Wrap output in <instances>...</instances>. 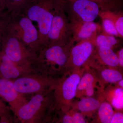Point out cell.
<instances>
[{
    "label": "cell",
    "mask_w": 123,
    "mask_h": 123,
    "mask_svg": "<svg viewBox=\"0 0 123 123\" xmlns=\"http://www.w3.org/2000/svg\"><path fill=\"white\" fill-rule=\"evenodd\" d=\"M53 90L35 94L14 114L15 122L42 123L50 121L53 113Z\"/></svg>",
    "instance_id": "obj_2"
},
{
    "label": "cell",
    "mask_w": 123,
    "mask_h": 123,
    "mask_svg": "<svg viewBox=\"0 0 123 123\" xmlns=\"http://www.w3.org/2000/svg\"><path fill=\"white\" fill-rule=\"evenodd\" d=\"M30 68L18 65L0 50V77L13 80L33 72Z\"/></svg>",
    "instance_id": "obj_13"
},
{
    "label": "cell",
    "mask_w": 123,
    "mask_h": 123,
    "mask_svg": "<svg viewBox=\"0 0 123 123\" xmlns=\"http://www.w3.org/2000/svg\"><path fill=\"white\" fill-rule=\"evenodd\" d=\"M33 0H6V11L9 13H22Z\"/></svg>",
    "instance_id": "obj_18"
},
{
    "label": "cell",
    "mask_w": 123,
    "mask_h": 123,
    "mask_svg": "<svg viewBox=\"0 0 123 123\" xmlns=\"http://www.w3.org/2000/svg\"><path fill=\"white\" fill-rule=\"evenodd\" d=\"M1 38H2V31H1V26L0 23V50H1Z\"/></svg>",
    "instance_id": "obj_30"
},
{
    "label": "cell",
    "mask_w": 123,
    "mask_h": 123,
    "mask_svg": "<svg viewBox=\"0 0 123 123\" xmlns=\"http://www.w3.org/2000/svg\"><path fill=\"white\" fill-rule=\"evenodd\" d=\"M48 46H63L73 40L69 20L61 2L60 6L55 13L52 21L48 35Z\"/></svg>",
    "instance_id": "obj_9"
},
{
    "label": "cell",
    "mask_w": 123,
    "mask_h": 123,
    "mask_svg": "<svg viewBox=\"0 0 123 123\" xmlns=\"http://www.w3.org/2000/svg\"><path fill=\"white\" fill-rule=\"evenodd\" d=\"M100 104L99 101L94 98H84L79 101L77 105V108L83 113L91 112L98 109Z\"/></svg>",
    "instance_id": "obj_19"
},
{
    "label": "cell",
    "mask_w": 123,
    "mask_h": 123,
    "mask_svg": "<svg viewBox=\"0 0 123 123\" xmlns=\"http://www.w3.org/2000/svg\"><path fill=\"white\" fill-rule=\"evenodd\" d=\"M103 79L107 82L115 83L123 79V75L118 70L111 69L106 68L101 72Z\"/></svg>",
    "instance_id": "obj_23"
},
{
    "label": "cell",
    "mask_w": 123,
    "mask_h": 123,
    "mask_svg": "<svg viewBox=\"0 0 123 123\" xmlns=\"http://www.w3.org/2000/svg\"><path fill=\"white\" fill-rule=\"evenodd\" d=\"M6 10V3L3 0H0V18Z\"/></svg>",
    "instance_id": "obj_29"
},
{
    "label": "cell",
    "mask_w": 123,
    "mask_h": 123,
    "mask_svg": "<svg viewBox=\"0 0 123 123\" xmlns=\"http://www.w3.org/2000/svg\"><path fill=\"white\" fill-rule=\"evenodd\" d=\"M119 85L120 87L123 88V79H121L119 81Z\"/></svg>",
    "instance_id": "obj_31"
},
{
    "label": "cell",
    "mask_w": 123,
    "mask_h": 123,
    "mask_svg": "<svg viewBox=\"0 0 123 123\" xmlns=\"http://www.w3.org/2000/svg\"><path fill=\"white\" fill-rule=\"evenodd\" d=\"M123 123V115L120 112H116L114 114L110 123Z\"/></svg>",
    "instance_id": "obj_27"
},
{
    "label": "cell",
    "mask_w": 123,
    "mask_h": 123,
    "mask_svg": "<svg viewBox=\"0 0 123 123\" xmlns=\"http://www.w3.org/2000/svg\"><path fill=\"white\" fill-rule=\"evenodd\" d=\"M59 79L52 78L33 72L12 81L16 90L25 95L52 90Z\"/></svg>",
    "instance_id": "obj_8"
},
{
    "label": "cell",
    "mask_w": 123,
    "mask_h": 123,
    "mask_svg": "<svg viewBox=\"0 0 123 123\" xmlns=\"http://www.w3.org/2000/svg\"><path fill=\"white\" fill-rule=\"evenodd\" d=\"M73 40L66 45L43 48L31 66L33 72L55 79L60 78L67 70V63Z\"/></svg>",
    "instance_id": "obj_1"
},
{
    "label": "cell",
    "mask_w": 123,
    "mask_h": 123,
    "mask_svg": "<svg viewBox=\"0 0 123 123\" xmlns=\"http://www.w3.org/2000/svg\"><path fill=\"white\" fill-rule=\"evenodd\" d=\"M98 109L100 122L103 123H110L114 114L112 105L107 102H103L100 104Z\"/></svg>",
    "instance_id": "obj_21"
},
{
    "label": "cell",
    "mask_w": 123,
    "mask_h": 123,
    "mask_svg": "<svg viewBox=\"0 0 123 123\" xmlns=\"http://www.w3.org/2000/svg\"><path fill=\"white\" fill-rule=\"evenodd\" d=\"M56 115L59 118L55 120L57 123H86L83 116L78 112L70 114L68 111L65 112H58Z\"/></svg>",
    "instance_id": "obj_20"
},
{
    "label": "cell",
    "mask_w": 123,
    "mask_h": 123,
    "mask_svg": "<svg viewBox=\"0 0 123 123\" xmlns=\"http://www.w3.org/2000/svg\"><path fill=\"white\" fill-rule=\"evenodd\" d=\"M106 6L110 10H121L122 0H91Z\"/></svg>",
    "instance_id": "obj_25"
},
{
    "label": "cell",
    "mask_w": 123,
    "mask_h": 123,
    "mask_svg": "<svg viewBox=\"0 0 123 123\" xmlns=\"http://www.w3.org/2000/svg\"><path fill=\"white\" fill-rule=\"evenodd\" d=\"M0 98L8 104L9 106L14 115L29 100L25 95L16 90L12 80L5 79L0 77Z\"/></svg>",
    "instance_id": "obj_12"
},
{
    "label": "cell",
    "mask_w": 123,
    "mask_h": 123,
    "mask_svg": "<svg viewBox=\"0 0 123 123\" xmlns=\"http://www.w3.org/2000/svg\"><path fill=\"white\" fill-rule=\"evenodd\" d=\"M84 69H74L60 78L53 88V113L65 112L69 110L70 104L76 96L77 87Z\"/></svg>",
    "instance_id": "obj_5"
},
{
    "label": "cell",
    "mask_w": 123,
    "mask_h": 123,
    "mask_svg": "<svg viewBox=\"0 0 123 123\" xmlns=\"http://www.w3.org/2000/svg\"><path fill=\"white\" fill-rule=\"evenodd\" d=\"M60 5V0H33L23 12L32 22L37 23L42 48L48 46L49 31L54 15Z\"/></svg>",
    "instance_id": "obj_4"
},
{
    "label": "cell",
    "mask_w": 123,
    "mask_h": 123,
    "mask_svg": "<svg viewBox=\"0 0 123 123\" xmlns=\"http://www.w3.org/2000/svg\"><path fill=\"white\" fill-rule=\"evenodd\" d=\"M68 18L94 21L101 11L109 10L106 6L91 0H60Z\"/></svg>",
    "instance_id": "obj_7"
},
{
    "label": "cell",
    "mask_w": 123,
    "mask_h": 123,
    "mask_svg": "<svg viewBox=\"0 0 123 123\" xmlns=\"http://www.w3.org/2000/svg\"><path fill=\"white\" fill-rule=\"evenodd\" d=\"M98 17H105L108 18L112 21L121 38L123 37V13L121 10H104L101 11Z\"/></svg>",
    "instance_id": "obj_16"
},
{
    "label": "cell",
    "mask_w": 123,
    "mask_h": 123,
    "mask_svg": "<svg viewBox=\"0 0 123 123\" xmlns=\"http://www.w3.org/2000/svg\"><path fill=\"white\" fill-rule=\"evenodd\" d=\"M118 37L109 35L101 31L97 35L95 42V47H105L113 50L119 44Z\"/></svg>",
    "instance_id": "obj_17"
},
{
    "label": "cell",
    "mask_w": 123,
    "mask_h": 123,
    "mask_svg": "<svg viewBox=\"0 0 123 123\" xmlns=\"http://www.w3.org/2000/svg\"><path fill=\"white\" fill-rule=\"evenodd\" d=\"M4 1V2H5V3H6V0H3Z\"/></svg>",
    "instance_id": "obj_32"
},
{
    "label": "cell",
    "mask_w": 123,
    "mask_h": 123,
    "mask_svg": "<svg viewBox=\"0 0 123 123\" xmlns=\"http://www.w3.org/2000/svg\"><path fill=\"white\" fill-rule=\"evenodd\" d=\"M117 56L118 60L119 66L123 68V49L121 48L117 52Z\"/></svg>",
    "instance_id": "obj_28"
},
{
    "label": "cell",
    "mask_w": 123,
    "mask_h": 123,
    "mask_svg": "<svg viewBox=\"0 0 123 123\" xmlns=\"http://www.w3.org/2000/svg\"><path fill=\"white\" fill-rule=\"evenodd\" d=\"M100 18L102 20L101 27L103 33L117 37L121 38L112 21L105 17H100Z\"/></svg>",
    "instance_id": "obj_22"
},
{
    "label": "cell",
    "mask_w": 123,
    "mask_h": 123,
    "mask_svg": "<svg viewBox=\"0 0 123 123\" xmlns=\"http://www.w3.org/2000/svg\"><path fill=\"white\" fill-rule=\"evenodd\" d=\"M96 81V78L91 73L83 74L77 87L76 93L85 91L87 97H92L94 94Z\"/></svg>",
    "instance_id": "obj_15"
},
{
    "label": "cell",
    "mask_w": 123,
    "mask_h": 123,
    "mask_svg": "<svg viewBox=\"0 0 123 123\" xmlns=\"http://www.w3.org/2000/svg\"><path fill=\"white\" fill-rule=\"evenodd\" d=\"M11 110L0 98V118L12 116Z\"/></svg>",
    "instance_id": "obj_26"
},
{
    "label": "cell",
    "mask_w": 123,
    "mask_h": 123,
    "mask_svg": "<svg viewBox=\"0 0 123 123\" xmlns=\"http://www.w3.org/2000/svg\"><path fill=\"white\" fill-rule=\"evenodd\" d=\"M1 50L12 61L19 66L31 68L37 55L29 50L6 26L1 18Z\"/></svg>",
    "instance_id": "obj_6"
},
{
    "label": "cell",
    "mask_w": 123,
    "mask_h": 123,
    "mask_svg": "<svg viewBox=\"0 0 123 123\" xmlns=\"http://www.w3.org/2000/svg\"><path fill=\"white\" fill-rule=\"evenodd\" d=\"M105 65L116 68L119 66L117 54L111 49L105 47H95L91 57Z\"/></svg>",
    "instance_id": "obj_14"
},
{
    "label": "cell",
    "mask_w": 123,
    "mask_h": 123,
    "mask_svg": "<svg viewBox=\"0 0 123 123\" xmlns=\"http://www.w3.org/2000/svg\"><path fill=\"white\" fill-rule=\"evenodd\" d=\"M6 26L29 50L37 54L42 49L38 31L24 13L5 11L1 17Z\"/></svg>",
    "instance_id": "obj_3"
},
{
    "label": "cell",
    "mask_w": 123,
    "mask_h": 123,
    "mask_svg": "<svg viewBox=\"0 0 123 123\" xmlns=\"http://www.w3.org/2000/svg\"><path fill=\"white\" fill-rule=\"evenodd\" d=\"M111 105L118 110L123 108V90L121 87L115 89L112 95Z\"/></svg>",
    "instance_id": "obj_24"
},
{
    "label": "cell",
    "mask_w": 123,
    "mask_h": 123,
    "mask_svg": "<svg viewBox=\"0 0 123 123\" xmlns=\"http://www.w3.org/2000/svg\"><path fill=\"white\" fill-rule=\"evenodd\" d=\"M68 19L74 43L89 40L95 44L97 35L102 31L101 25L94 21L83 22Z\"/></svg>",
    "instance_id": "obj_11"
},
{
    "label": "cell",
    "mask_w": 123,
    "mask_h": 123,
    "mask_svg": "<svg viewBox=\"0 0 123 123\" xmlns=\"http://www.w3.org/2000/svg\"><path fill=\"white\" fill-rule=\"evenodd\" d=\"M95 48L94 43L82 40L75 43L70 49L67 63L69 69L80 68L89 60Z\"/></svg>",
    "instance_id": "obj_10"
}]
</instances>
